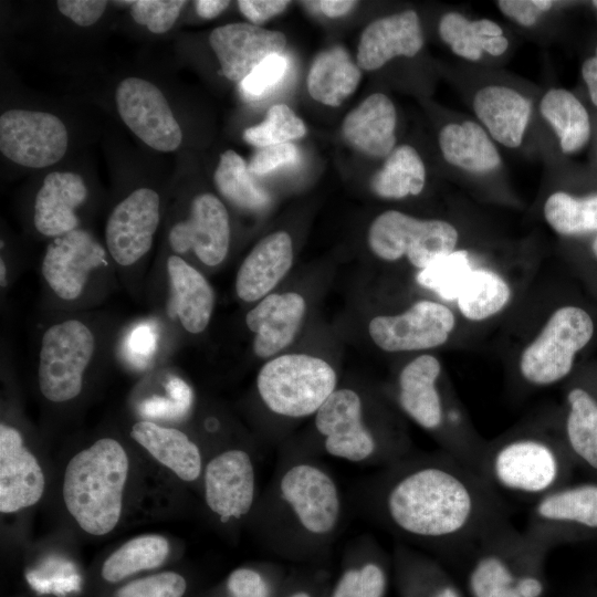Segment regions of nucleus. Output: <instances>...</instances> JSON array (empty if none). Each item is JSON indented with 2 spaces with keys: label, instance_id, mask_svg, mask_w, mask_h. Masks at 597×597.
<instances>
[{
  "label": "nucleus",
  "instance_id": "4c0bfd02",
  "mask_svg": "<svg viewBox=\"0 0 597 597\" xmlns=\"http://www.w3.org/2000/svg\"><path fill=\"white\" fill-rule=\"evenodd\" d=\"M214 184L226 199L242 209L261 210L270 202V196L254 182L248 164L233 150L221 154Z\"/></svg>",
  "mask_w": 597,
  "mask_h": 597
},
{
  "label": "nucleus",
  "instance_id": "0eeeda50",
  "mask_svg": "<svg viewBox=\"0 0 597 597\" xmlns=\"http://www.w3.org/2000/svg\"><path fill=\"white\" fill-rule=\"evenodd\" d=\"M458 238L447 221L419 220L397 210L379 214L368 230V244L378 258L395 261L407 255L420 270L452 253Z\"/></svg>",
  "mask_w": 597,
  "mask_h": 597
},
{
  "label": "nucleus",
  "instance_id": "052dcab7",
  "mask_svg": "<svg viewBox=\"0 0 597 597\" xmlns=\"http://www.w3.org/2000/svg\"><path fill=\"white\" fill-rule=\"evenodd\" d=\"M429 597H461L459 590L449 582H441Z\"/></svg>",
  "mask_w": 597,
  "mask_h": 597
},
{
  "label": "nucleus",
  "instance_id": "f3484780",
  "mask_svg": "<svg viewBox=\"0 0 597 597\" xmlns=\"http://www.w3.org/2000/svg\"><path fill=\"white\" fill-rule=\"evenodd\" d=\"M223 75L241 82L260 63L274 54H282L286 44L280 31L250 23H230L216 28L209 36Z\"/></svg>",
  "mask_w": 597,
  "mask_h": 597
},
{
  "label": "nucleus",
  "instance_id": "c756f323",
  "mask_svg": "<svg viewBox=\"0 0 597 597\" xmlns=\"http://www.w3.org/2000/svg\"><path fill=\"white\" fill-rule=\"evenodd\" d=\"M444 159L463 170L488 172L501 164L500 154L486 132L475 122L448 124L439 133Z\"/></svg>",
  "mask_w": 597,
  "mask_h": 597
},
{
  "label": "nucleus",
  "instance_id": "37998d69",
  "mask_svg": "<svg viewBox=\"0 0 597 597\" xmlns=\"http://www.w3.org/2000/svg\"><path fill=\"white\" fill-rule=\"evenodd\" d=\"M289 66L290 61L285 55L269 56L240 82L241 94L249 101L264 97L283 81Z\"/></svg>",
  "mask_w": 597,
  "mask_h": 597
},
{
  "label": "nucleus",
  "instance_id": "09e8293b",
  "mask_svg": "<svg viewBox=\"0 0 597 597\" xmlns=\"http://www.w3.org/2000/svg\"><path fill=\"white\" fill-rule=\"evenodd\" d=\"M501 12L523 27H532L538 17L554 6L551 0H500Z\"/></svg>",
  "mask_w": 597,
  "mask_h": 597
},
{
  "label": "nucleus",
  "instance_id": "cd10ccee",
  "mask_svg": "<svg viewBox=\"0 0 597 597\" xmlns=\"http://www.w3.org/2000/svg\"><path fill=\"white\" fill-rule=\"evenodd\" d=\"M167 274L171 290L170 314L188 333L203 332L214 307L211 285L197 269L175 254L167 259Z\"/></svg>",
  "mask_w": 597,
  "mask_h": 597
},
{
  "label": "nucleus",
  "instance_id": "3c124183",
  "mask_svg": "<svg viewBox=\"0 0 597 597\" xmlns=\"http://www.w3.org/2000/svg\"><path fill=\"white\" fill-rule=\"evenodd\" d=\"M228 589L232 597H270L261 575L248 568H239L230 574Z\"/></svg>",
  "mask_w": 597,
  "mask_h": 597
},
{
  "label": "nucleus",
  "instance_id": "6e6d98bb",
  "mask_svg": "<svg viewBox=\"0 0 597 597\" xmlns=\"http://www.w3.org/2000/svg\"><path fill=\"white\" fill-rule=\"evenodd\" d=\"M168 397L186 409H190L192 402V392L187 383L179 377H171L166 383Z\"/></svg>",
  "mask_w": 597,
  "mask_h": 597
},
{
  "label": "nucleus",
  "instance_id": "6ab92c4d",
  "mask_svg": "<svg viewBox=\"0 0 597 597\" xmlns=\"http://www.w3.org/2000/svg\"><path fill=\"white\" fill-rule=\"evenodd\" d=\"M281 491L307 531L323 534L334 527L339 500L334 482L323 471L308 464L293 467L282 478Z\"/></svg>",
  "mask_w": 597,
  "mask_h": 597
},
{
  "label": "nucleus",
  "instance_id": "f03ea898",
  "mask_svg": "<svg viewBox=\"0 0 597 597\" xmlns=\"http://www.w3.org/2000/svg\"><path fill=\"white\" fill-rule=\"evenodd\" d=\"M547 552L506 517L485 531L459 559L468 565L472 597H543L542 566Z\"/></svg>",
  "mask_w": 597,
  "mask_h": 597
},
{
  "label": "nucleus",
  "instance_id": "9d476101",
  "mask_svg": "<svg viewBox=\"0 0 597 597\" xmlns=\"http://www.w3.org/2000/svg\"><path fill=\"white\" fill-rule=\"evenodd\" d=\"M116 104L126 126L149 147L172 151L180 146L181 128L155 84L134 76L123 80L116 88Z\"/></svg>",
  "mask_w": 597,
  "mask_h": 597
},
{
  "label": "nucleus",
  "instance_id": "ea45409f",
  "mask_svg": "<svg viewBox=\"0 0 597 597\" xmlns=\"http://www.w3.org/2000/svg\"><path fill=\"white\" fill-rule=\"evenodd\" d=\"M472 271L468 252L453 251L420 270L417 282L434 291L443 300H457L460 290Z\"/></svg>",
  "mask_w": 597,
  "mask_h": 597
},
{
  "label": "nucleus",
  "instance_id": "e433bc0d",
  "mask_svg": "<svg viewBox=\"0 0 597 597\" xmlns=\"http://www.w3.org/2000/svg\"><path fill=\"white\" fill-rule=\"evenodd\" d=\"M168 553L169 544L160 535L134 537L106 558L102 576L109 583L119 582L134 573L160 566Z\"/></svg>",
  "mask_w": 597,
  "mask_h": 597
},
{
  "label": "nucleus",
  "instance_id": "9b49d317",
  "mask_svg": "<svg viewBox=\"0 0 597 597\" xmlns=\"http://www.w3.org/2000/svg\"><path fill=\"white\" fill-rule=\"evenodd\" d=\"M455 318L443 304L419 301L398 315H379L368 325L374 343L386 352L428 349L444 344Z\"/></svg>",
  "mask_w": 597,
  "mask_h": 597
},
{
  "label": "nucleus",
  "instance_id": "f257e3e1",
  "mask_svg": "<svg viewBox=\"0 0 597 597\" xmlns=\"http://www.w3.org/2000/svg\"><path fill=\"white\" fill-rule=\"evenodd\" d=\"M386 509L404 533L441 542L457 559L509 517L504 499L475 468L452 454L402 474L386 496Z\"/></svg>",
  "mask_w": 597,
  "mask_h": 597
},
{
  "label": "nucleus",
  "instance_id": "a18cd8bd",
  "mask_svg": "<svg viewBox=\"0 0 597 597\" xmlns=\"http://www.w3.org/2000/svg\"><path fill=\"white\" fill-rule=\"evenodd\" d=\"M386 587L383 569L366 564L360 569L346 572L337 584L333 597H381Z\"/></svg>",
  "mask_w": 597,
  "mask_h": 597
},
{
  "label": "nucleus",
  "instance_id": "7c9ffc66",
  "mask_svg": "<svg viewBox=\"0 0 597 597\" xmlns=\"http://www.w3.org/2000/svg\"><path fill=\"white\" fill-rule=\"evenodd\" d=\"M360 77V70L347 51L335 46L321 52L313 61L307 90L315 101L335 107L355 92Z\"/></svg>",
  "mask_w": 597,
  "mask_h": 597
},
{
  "label": "nucleus",
  "instance_id": "a19ab883",
  "mask_svg": "<svg viewBox=\"0 0 597 597\" xmlns=\"http://www.w3.org/2000/svg\"><path fill=\"white\" fill-rule=\"evenodd\" d=\"M306 134L303 121L285 104L273 105L265 119L243 133L244 140L259 148L290 143Z\"/></svg>",
  "mask_w": 597,
  "mask_h": 597
},
{
  "label": "nucleus",
  "instance_id": "72a5a7b5",
  "mask_svg": "<svg viewBox=\"0 0 597 597\" xmlns=\"http://www.w3.org/2000/svg\"><path fill=\"white\" fill-rule=\"evenodd\" d=\"M426 182V168L417 150L409 145L396 147L370 182L373 191L388 199L419 195Z\"/></svg>",
  "mask_w": 597,
  "mask_h": 597
},
{
  "label": "nucleus",
  "instance_id": "20e7f679",
  "mask_svg": "<svg viewBox=\"0 0 597 597\" xmlns=\"http://www.w3.org/2000/svg\"><path fill=\"white\" fill-rule=\"evenodd\" d=\"M565 459L548 437L520 434L483 446L476 470L502 498L533 503L562 486Z\"/></svg>",
  "mask_w": 597,
  "mask_h": 597
},
{
  "label": "nucleus",
  "instance_id": "1a4fd4ad",
  "mask_svg": "<svg viewBox=\"0 0 597 597\" xmlns=\"http://www.w3.org/2000/svg\"><path fill=\"white\" fill-rule=\"evenodd\" d=\"M67 143L66 127L53 114L10 109L0 117L1 153L21 166H51L64 156Z\"/></svg>",
  "mask_w": 597,
  "mask_h": 597
},
{
  "label": "nucleus",
  "instance_id": "f704fd0d",
  "mask_svg": "<svg viewBox=\"0 0 597 597\" xmlns=\"http://www.w3.org/2000/svg\"><path fill=\"white\" fill-rule=\"evenodd\" d=\"M565 433L569 449L597 470V400L584 388L567 394Z\"/></svg>",
  "mask_w": 597,
  "mask_h": 597
},
{
  "label": "nucleus",
  "instance_id": "39448f33",
  "mask_svg": "<svg viewBox=\"0 0 597 597\" xmlns=\"http://www.w3.org/2000/svg\"><path fill=\"white\" fill-rule=\"evenodd\" d=\"M259 394L273 412L305 417L318 410L334 391L336 374L318 357L286 354L262 366L256 379Z\"/></svg>",
  "mask_w": 597,
  "mask_h": 597
},
{
  "label": "nucleus",
  "instance_id": "6e6552de",
  "mask_svg": "<svg viewBox=\"0 0 597 597\" xmlns=\"http://www.w3.org/2000/svg\"><path fill=\"white\" fill-rule=\"evenodd\" d=\"M95 350V337L78 320L50 326L41 341L39 386L50 401L64 402L78 396L83 375Z\"/></svg>",
  "mask_w": 597,
  "mask_h": 597
},
{
  "label": "nucleus",
  "instance_id": "2eb2a0df",
  "mask_svg": "<svg viewBox=\"0 0 597 597\" xmlns=\"http://www.w3.org/2000/svg\"><path fill=\"white\" fill-rule=\"evenodd\" d=\"M168 240L175 252L192 250L203 264H220L230 243L229 214L224 205L212 193L195 197L189 217L170 229Z\"/></svg>",
  "mask_w": 597,
  "mask_h": 597
},
{
  "label": "nucleus",
  "instance_id": "680f3d73",
  "mask_svg": "<svg viewBox=\"0 0 597 597\" xmlns=\"http://www.w3.org/2000/svg\"><path fill=\"white\" fill-rule=\"evenodd\" d=\"M0 265H1V286L3 287V285H6L7 270H6V265L2 259H1Z\"/></svg>",
  "mask_w": 597,
  "mask_h": 597
},
{
  "label": "nucleus",
  "instance_id": "4d7b16f0",
  "mask_svg": "<svg viewBox=\"0 0 597 597\" xmlns=\"http://www.w3.org/2000/svg\"><path fill=\"white\" fill-rule=\"evenodd\" d=\"M356 1L350 0H322L314 4L329 18H338L349 12L356 4Z\"/></svg>",
  "mask_w": 597,
  "mask_h": 597
},
{
  "label": "nucleus",
  "instance_id": "69168bd1",
  "mask_svg": "<svg viewBox=\"0 0 597 597\" xmlns=\"http://www.w3.org/2000/svg\"><path fill=\"white\" fill-rule=\"evenodd\" d=\"M593 4L597 8V0L593 1Z\"/></svg>",
  "mask_w": 597,
  "mask_h": 597
},
{
  "label": "nucleus",
  "instance_id": "a211bd4d",
  "mask_svg": "<svg viewBox=\"0 0 597 597\" xmlns=\"http://www.w3.org/2000/svg\"><path fill=\"white\" fill-rule=\"evenodd\" d=\"M441 371L432 355H421L408 363L399 375V402L404 411L427 430H441L446 422L457 428L468 440L482 446L462 430V418L446 412L437 388Z\"/></svg>",
  "mask_w": 597,
  "mask_h": 597
},
{
  "label": "nucleus",
  "instance_id": "412c9836",
  "mask_svg": "<svg viewBox=\"0 0 597 597\" xmlns=\"http://www.w3.org/2000/svg\"><path fill=\"white\" fill-rule=\"evenodd\" d=\"M206 501L222 521L239 519L251 509L254 471L247 452L229 450L212 459L205 473Z\"/></svg>",
  "mask_w": 597,
  "mask_h": 597
},
{
  "label": "nucleus",
  "instance_id": "bf43d9fd",
  "mask_svg": "<svg viewBox=\"0 0 597 597\" xmlns=\"http://www.w3.org/2000/svg\"><path fill=\"white\" fill-rule=\"evenodd\" d=\"M230 1L224 0H198L195 1L197 13L203 19H213L224 11Z\"/></svg>",
  "mask_w": 597,
  "mask_h": 597
},
{
  "label": "nucleus",
  "instance_id": "b1692460",
  "mask_svg": "<svg viewBox=\"0 0 597 597\" xmlns=\"http://www.w3.org/2000/svg\"><path fill=\"white\" fill-rule=\"evenodd\" d=\"M87 188L80 175L54 171L45 176L34 202V226L46 237L77 229L76 209L86 200Z\"/></svg>",
  "mask_w": 597,
  "mask_h": 597
},
{
  "label": "nucleus",
  "instance_id": "c9c22d12",
  "mask_svg": "<svg viewBox=\"0 0 597 597\" xmlns=\"http://www.w3.org/2000/svg\"><path fill=\"white\" fill-rule=\"evenodd\" d=\"M510 297V286L502 276L490 270L478 269L469 273L457 302L465 318L482 321L499 313Z\"/></svg>",
  "mask_w": 597,
  "mask_h": 597
},
{
  "label": "nucleus",
  "instance_id": "e2e57ef3",
  "mask_svg": "<svg viewBox=\"0 0 597 597\" xmlns=\"http://www.w3.org/2000/svg\"><path fill=\"white\" fill-rule=\"evenodd\" d=\"M593 252L594 254L597 256V237L595 238L594 242H593Z\"/></svg>",
  "mask_w": 597,
  "mask_h": 597
},
{
  "label": "nucleus",
  "instance_id": "c03bdc74",
  "mask_svg": "<svg viewBox=\"0 0 597 597\" xmlns=\"http://www.w3.org/2000/svg\"><path fill=\"white\" fill-rule=\"evenodd\" d=\"M130 14L135 22L145 25L153 33H165L176 22L187 1L181 0H137L130 1Z\"/></svg>",
  "mask_w": 597,
  "mask_h": 597
},
{
  "label": "nucleus",
  "instance_id": "5fc2aeb1",
  "mask_svg": "<svg viewBox=\"0 0 597 597\" xmlns=\"http://www.w3.org/2000/svg\"><path fill=\"white\" fill-rule=\"evenodd\" d=\"M127 348L134 357L147 358L156 348V332L149 324L137 325L129 334Z\"/></svg>",
  "mask_w": 597,
  "mask_h": 597
},
{
  "label": "nucleus",
  "instance_id": "ddd939ff",
  "mask_svg": "<svg viewBox=\"0 0 597 597\" xmlns=\"http://www.w3.org/2000/svg\"><path fill=\"white\" fill-rule=\"evenodd\" d=\"M160 219V198L149 188H139L122 200L111 212L106 247L116 263H137L153 245Z\"/></svg>",
  "mask_w": 597,
  "mask_h": 597
},
{
  "label": "nucleus",
  "instance_id": "de8ad7c7",
  "mask_svg": "<svg viewBox=\"0 0 597 597\" xmlns=\"http://www.w3.org/2000/svg\"><path fill=\"white\" fill-rule=\"evenodd\" d=\"M298 159V148L292 143H284L261 147L248 166L252 176H264L277 168L294 165Z\"/></svg>",
  "mask_w": 597,
  "mask_h": 597
},
{
  "label": "nucleus",
  "instance_id": "f8f14e48",
  "mask_svg": "<svg viewBox=\"0 0 597 597\" xmlns=\"http://www.w3.org/2000/svg\"><path fill=\"white\" fill-rule=\"evenodd\" d=\"M574 527L597 530V484L559 486L532 503L524 532L548 548Z\"/></svg>",
  "mask_w": 597,
  "mask_h": 597
},
{
  "label": "nucleus",
  "instance_id": "13d9d810",
  "mask_svg": "<svg viewBox=\"0 0 597 597\" xmlns=\"http://www.w3.org/2000/svg\"><path fill=\"white\" fill-rule=\"evenodd\" d=\"M582 75L587 84L590 100L597 106V48L596 54L583 63Z\"/></svg>",
  "mask_w": 597,
  "mask_h": 597
},
{
  "label": "nucleus",
  "instance_id": "dca6fc26",
  "mask_svg": "<svg viewBox=\"0 0 597 597\" xmlns=\"http://www.w3.org/2000/svg\"><path fill=\"white\" fill-rule=\"evenodd\" d=\"M315 425L326 437L325 448L332 455L362 461L376 449L371 433L362 422V401L350 389L334 390L316 411Z\"/></svg>",
  "mask_w": 597,
  "mask_h": 597
},
{
  "label": "nucleus",
  "instance_id": "2f4dec72",
  "mask_svg": "<svg viewBox=\"0 0 597 597\" xmlns=\"http://www.w3.org/2000/svg\"><path fill=\"white\" fill-rule=\"evenodd\" d=\"M439 35L454 54L478 61L482 53L502 55L509 46L502 28L492 20L470 21L458 12H448L440 19Z\"/></svg>",
  "mask_w": 597,
  "mask_h": 597
},
{
  "label": "nucleus",
  "instance_id": "4468645a",
  "mask_svg": "<svg viewBox=\"0 0 597 597\" xmlns=\"http://www.w3.org/2000/svg\"><path fill=\"white\" fill-rule=\"evenodd\" d=\"M106 262L105 251L87 231L75 229L56 237L48 245L42 275L53 293L64 301L76 300L93 270Z\"/></svg>",
  "mask_w": 597,
  "mask_h": 597
},
{
  "label": "nucleus",
  "instance_id": "8fccbe9b",
  "mask_svg": "<svg viewBox=\"0 0 597 597\" xmlns=\"http://www.w3.org/2000/svg\"><path fill=\"white\" fill-rule=\"evenodd\" d=\"M107 1L102 0H60V12L81 27L94 24L103 14Z\"/></svg>",
  "mask_w": 597,
  "mask_h": 597
},
{
  "label": "nucleus",
  "instance_id": "aec40b11",
  "mask_svg": "<svg viewBox=\"0 0 597 597\" xmlns=\"http://www.w3.org/2000/svg\"><path fill=\"white\" fill-rule=\"evenodd\" d=\"M44 491V475L20 432L0 425V511L13 513L35 504Z\"/></svg>",
  "mask_w": 597,
  "mask_h": 597
},
{
  "label": "nucleus",
  "instance_id": "393cba45",
  "mask_svg": "<svg viewBox=\"0 0 597 597\" xmlns=\"http://www.w3.org/2000/svg\"><path fill=\"white\" fill-rule=\"evenodd\" d=\"M292 262L293 247L289 233L277 231L266 235L256 243L238 270V296L244 302L265 297L287 273Z\"/></svg>",
  "mask_w": 597,
  "mask_h": 597
},
{
  "label": "nucleus",
  "instance_id": "49530a36",
  "mask_svg": "<svg viewBox=\"0 0 597 597\" xmlns=\"http://www.w3.org/2000/svg\"><path fill=\"white\" fill-rule=\"evenodd\" d=\"M186 587V580L181 575L165 572L123 586L116 597H182Z\"/></svg>",
  "mask_w": 597,
  "mask_h": 597
},
{
  "label": "nucleus",
  "instance_id": "0e129e2a",
  "mask_svg": "<svg viewBox=\"0 0 597 597\" xmlns=\"http://www.w3.org/2000/svg\"><path fill=\"white\" fill-rule=\"evenodd\" d=\"M293 597H308V595L305 593H300V594L294 595Z\"/></svg>",
  "mask_w": 597,
  "mask_h": 597
},
{
  "label": "nucleus",
  "instance_id": "423d86ee",
  "mask_svg": "<svg viewBox=\"0 0 597 597\" xmlns=\"http://www.w3.org/2000/svg\"><path fill=\"white\" fill-rule=\"evenodd\" d=\"M594 334L590 315L578 306L556 310L520 357V373L530 384L547 386L565 378L575 355Z\"/></svg>",
  "mask_w": 597,
  "mask_h": 597
},
{
  "label": "nucleus",
  "instance_id": "5701e85b",
  "mask_svg": "<svg viewBox=\"0 0 597 597\" xmlns=\"http://www.w3.org/2000/svg\"><path fill=\"white\" fill-rule=\"evenodd\" d=\"M304 313L305 301L297 293H274L263 297L245 316L247 326L255 333V355L266 358L291 344Z\"/></svg>",
  "mask_w": 597,
  "mask_h": 597
},
{
  "label": "nucleus",
  "instance_id": "864d4df0",
  "mask_svg": "<svg viewBox=\"0 0 597 597\" xmlns=\"http://www.w3.org/2000/svg\"><path fill=\"white\" fill-rule=\"evenodd\" d=\"M143 416L151 418H181L189 410L174 401L171 398L155 396L144 400L139 406Z\"/></svg>",
  "mask_w": 597,
  "mask_h": 597
},
{
  "label": "nucleus",
  "instance_id": "4be33fe9",
  "mask_svg": "<svg viewBox=\"0 0 597 597\" xmlns=\"http://www.w3.org/2000/svg\"><path fill=\"white\" fill-rule=\"evenodd\" d=\"M423 45L418 14L412 10L375 20L363 31L358 49V66L366 71L380 69L396 56H415Z\"/></svg>",
  "mask_w": 597,
  "mask_h": 597
},
{
  "label": "nucleus",
  "instance_id": "603ef678",
  "mask_svg": "<svg viewBox=\"0 0 597 597\" xmlns=\"http://www.w3.org/2000/svg\"><path fill=\"white\" fill-rule=\"evenodd\" d=\"M286 0H240L241 13L251 22L260 24L283 12L289 6Z\"/></svg>",
  "mask_w": 597,
  "mask_h": 597
},
{
  "label": "nucleus",
  "instance_id": "79ce46f5",
  "mask_svg": "<svg viewBox=\"0 0 597 597\" xmlns=\"http://www.w3.org/2000/svg\"><path fill=\"white\" fill-rule=\"evenodd\" d=\"M25 576L30 586L40 594L65 597L81 588V576L75 566L62 557L46 558Z\"/></svg>",
  "mask_w": 597,
  "mask_h": 597
},
{
  "label": "nucleus",
  "instance_id": "473e14b6",
  "mask_svg": "<svg viewBox=\"0 0 597 597\" xmlns=\"http://www.w3.org/2000/svg\"><path fill=\"white\" fill-rule=\"evenodd\" d=\"M542 116L553 127L565 154L583 148L590 136V122L586 108L567 90L553 88L542 97Z\"/></svg>",
  "mask_w": 597,
  "mask_h": 597
},
{
  "label": "nucleus",
  "instance_id": "a878e982",
  "mask_svg": "<svg viewBox=\"0 0 597 597\" xmlns=\"http://www.w3.org/2000/svg\"><path fill=\"white\" fill-rule=\"evenodd\" d=\"M473 109L499 144L516 148L532 114L531 102L517 91L503 85H488L473 98Z\"/></svg>",
  "mask_w": 597,
  "mask_h": 597
},
{
  "label": "nucleus",
  "instance_id": "c85d7f7f",
  "mask_svg": "<svg viewBox=\"0 0 597 597\" xmlns=\"http://www.w3.org/2000/svg\"><path fill=\"white\" fill-rule=\"evenodd\" d=\"M130 437L181 480L193 481L199 476V448L182 431L150 421H139L133 426Z\"/></svg>",
  "mask_w": 597,
  "mask_h": 597
},
{
  "label": "nucleus",
  "instance_id": "bb28decb",
  "mask_svg": "<svg viewBox=\"0 0 597 597\" xmlns=\"http://www.w3.org/2000/svg\"><path fill=\"white\" fill-rule=\"evenodd\" d=\"M396 123L392 102L383 93H374L346 115L342 130L356 150L371 157H388L395 149Z\"/></svg>",
  "mask_w": 597,
  "mask_h": 597
},
{
  "label": "nucleus",
  "instance_id": "58836bf2",
  "mask_svg": "<svg viewBox=\"0 0 597 597\" xmlns=\"http://www.w3.org/2000/svg\"><path fill=\"white\" fill-rule=\"evenodd\" d=\"M544 217L563 235L597 231V193L577 198L563 191L554 192L544 203Z\"/></svg>",
  "mask_w": 597,
  "mask_h": 597
},
{
  "label": "nucleus",
  "instance_id": "7ed1b4c3",
  "mask_svg": "<svg viewBox=\"0 0 597 597\" xmlns=\"http://www.w3.org/2000/svg\"><path fill=\"white\" fill-rule=\"evenodd\" d=\"M128 458L118 441L103 438L75 454L66 465L63 499L82 530L104 535L117 524Z\"/></svg>",
  "mask_w": 597,
  "mask_h": 597
}]
</instances>
